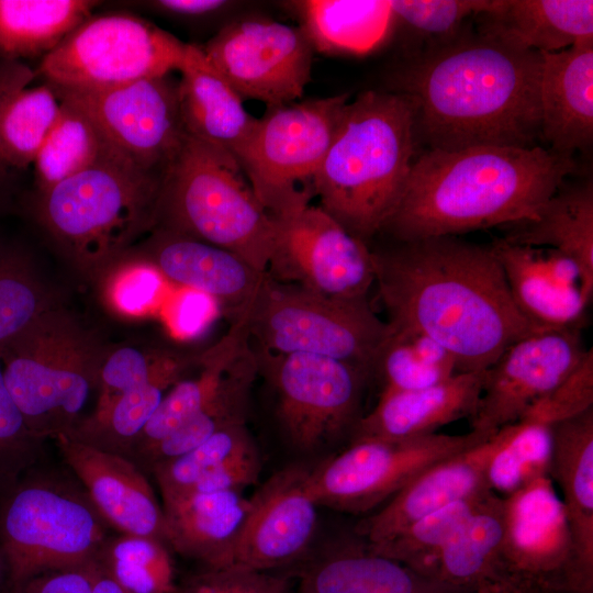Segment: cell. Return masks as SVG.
<instances>
[{
    "instance_id": "30",
    "label": "cell",
    "mask_w": 593,
    "mask_h": 593,
    "mask_svg": "<svg viewBox=\"0 0 593 593\" xmlns=\"http://www.w3.org/2000/svg\"><path fill=\"white\" fill-rule=\"evenodd\" d=\"M300 583L311 593H472L376 553L365 540L320 558L303 571Z\"/></svg>"
},
{
    "instance_id": "14",
    "label": "cell",
    "mask_w": 593,
    "mask_h": 593,
    "mask_svg": "<svg viewBox=\"0 0 593 593\" xmlns=\"http://www.w3.org/2000/svg\"><path fill=\"white\" fill-rule=\"evenodd\" d=\"M272 219L270 278L332 298L368 295L374 283L372 251L325 210L309 203Z\"/></svg>"
},
{
    "instance_id": "33",
    "label": "cell",
    "mask_w": 593,
    "mask_h": 593,
    "mask_svg": "<svg viewBox=\"0 0 593 593\" xmlns=\"http://www.w3.org/2000/svg\"><path fill=\"white\" fill-rule=\"evenodd\" d=\"M93 0H0V59L43 58L93 14Z\"/></svg>"
},
{
    "instance_id": "23",
    "label": "cell",
    "mask_w": 593,
    "mask_h": 593,
    "mask_svg": "<svg viewBox=\"0 0 593 593\" xmlns=\"http://www.w3.org/2000/svg\"><path fill=\"white\" fill-rule=\"evenodd\" d=\"M55 439L66 463L82 482L89 500L107 524L122 534L167 542L164 510L138 466L124 456L65 435Z\"/></svg>"
},
{
    "instance_id": "2",
    "label": "cell",
    "mask_w": 593,
    "mask_h": 593,
    "mask_svg": "<svg viewBox=\"0 0 593 593\" xmlns=\"http://www.w3.org/2000/svg\"><path fill=\"white\" fill-rule=\"evenodd\" d=\"M539 52L478 26L409 57L394 91L416 105V136L428 149L542 146Z\"/></svg>"
},
{
    "instance_id": "57",
    "label": "cell",
    "mask_w": 593,
    "mask_h": 593,
    "mask_svg": "<svg viewBox=\"0 0 593 593\" xmlns=\"http://www.w3.org/2000/svg\"><path fill=\"white\" fill-rule=\"evenodd\" d=\"M3 564H4V562H3L2 556L0 553V574H1V568H2Z\"/></svg>"
},
{
    "instance_id": "25",
    "label": "cell",
    "mask_w": 593,
    "mask_h": 593,
    "mask_svg": "<svg viewBox=\"0 0 593 593\" xmlns=\"http://www.w3.org/2000/svg\"><path fill=\"white\" fill-rule=\"evenodd\" d=\"M484 371L460 372L437 384L406 391H382L376 406L357 423L351 439L401 440L436 430L474 413Z\"/></svg>"
},
{
    "instance_id": "21",
    "label": "cell",
    "mask_w": 593,
    "mask_h": 593,
    "mask_svg": "<svg viewBox=\"0 0 593 593\" xmlns=\"http://www.w3.org/2000/svg\"><path fill=\"white\" fill-rule=\"evenodd\" d=\"M126 254L168 281L215 300L234 320L247 310L267 275L226 249L163 230H154Z\"/></svg>"
},
{
    "instance_id": "40",
    "label": "cell",
    "mask_w": 593,
    "mask_h": 593,
    "mask_svg": "<svg viewBox=\"0 0 593 593\" xmlns=\"http://www.w3.org/2000/svg\"><path fill=\"white\" fill-rule=\"evenodd\" d=\"M59 306L57 290L31 256L22 249L0 247V346Z\"/></svg>"
},
{
    "instance_id": "28",
    "label": "cell",
    "mask_w": 593,
    "mask_h": 593,
    "mask_svg": "<svg viewBox=\"0 0 593 593\" xmlns=\"http://www.w3.org/2000/svg\"><path fill=\"white\" fill-rule=\"evenodd\" d=\"M548 475L562 506L584 575L593 581V406L550 426Z\"/></svg>"
},
{
    "instance_id": "1",
    "label": "cell",
    "mask_w": 593,
    "mask_h": 593,
    "mask_svg": "<svg viewBox=\"0 0 593 593\" xmlns=\"http://www.w3.org/2000/svg\"><path fill=\"white\" fill-rule=\"evenodd\" d=\"M372 256L388 323L436 340L459 372L484 371L512 344L542 331L516 307L491 246L438 236Z\"/></svg>"
},
{
    "instance_id": "45",
    "label": "cell",
    "mask_w": 593,
    "mask_h": 593,
    "mask_svg": "<svg viewBox=\"0 0 593 593\" xmlns=\"http://www.w3.org/2000/svg\"><path fill=\"white\" fill-rule=\"evenodd\" d=\"M255 449L246 423H239L222 428L192 450L150 470L165 500L186 493L202 477Z\"/></svg>"
},
{
    "instance_id": "37",
    "label": "cell",
    "mask_w": 593,
    "mask_h": 593,
    "mask_svg": "<svg viewBox=\"0 0 593 593\" xmlns=\"http://www.w3.org/2000/svg\"><path fill=\"white\" fill-rule=\"evenodd\" d=\"M257 372V359L254 354H249L210 405L132 461L136 466L141 463L152 469L192 450L224 427L246 423L249 392Z\"/></svg>"
},
{
    "instance_id": "46",
    "label": "cell",
    "mask_w": 593,
    "mask_h": 593,
    "mask_svg": "<svg viewBox=\"0 0 593 593\" xmlns=\"http://www.w3.org/2000/svg\"><path fill=\"white\" fill-rule=\"evenodd\" d=\"M195 359L132 345H109L98 373L94 410L107 406L119 395L164 374L182 371Z\"/></svg>"
},
{
    "instance_id": "12",
    "label": "cell",
    "mask_w": 593,
    "mask_h": 593,
    "mask_svg": "<svg viewBox=\"0 0 593 593\" xmlns=\"http://www.w3.org/2000/svg\"><path fill=\"white\" fill-rule=\"evenodd\" d=\"M278 398L277 413L290 443L310 452L353 432L360 415L365 369L334 358L293 353L256 355Z\"/></svg>"
},
{
    "instance_id": "7",
    "label": "cell",
    "mask_w": 593,
    "mask_h": 593,
    "mask_svg": "<svg viewBox=\"0 0 593 593\" xmlns=\"http://www.w3.org/2000/svg\"><path fill=\"white\" fill-rule=\"evenodd\" d=\"M108 346L64 306L0 346L7 387L40 440L67 435L83 417Z\"/></svg>"
},
{
    "instance_id": "26",
    "label": "cell",
    "mask_w": 593,
    "mask_h": 593,
    "mask_svg": "<svg viewBox=\"0 0 593 593\" xmlns=\"http://www.w3.org/2000/svg\"><path fill=\"white\" fill-rule=\"evenodd\" d=\"M163 501L167 544L206 569L227 568L250 508L244 491L190 493Z\"/></svg>"
},
{
    "instance_id": "34",
    "label": "cell",
    "mask_w": 593,
    "mask_h": 593,
    "mask_svg": "<svg viewBox=\"0 0 593 593\" xmlns=\"http://www.w3.org/2000/svg\"><path fill=\"white\" fill-rule=\"evenodd\" d=\"M296 7L302 31L321 52H367L393 25L390 1L310 0Z\"/></svg>"
},
{
    "instance_id": "38",
    "label": "cell",
    "mask_w": 593,
    "mask_h": 593,
    "mask_svg": "<svg viewBox=\"0 0 593 593\" xmlns=\"http://www.w3.org/2000/svg\"><path fill=\"white\" fill-rule=\"evenodd\" d=\"M457 373L455 357L436 340L413 329L392 328L372 374H379L382 392L422 389Z\"/></svg>"
},
{
    "instance_id": "35",
    "label": "cell",
    "mask_w": 593,
    "mask_h": 593,
    "mask_svg": "<svg viewBox=\"0 0 593 593\" xmlns=\"http://www.w3.org/2000/svg\"><path fill=\"white\" fill-rule=\"evenodd\" d=\"M182 373L164 374L119 395L103 409L83 416L65 436L126 457L166 392L182 379Z\"/></svg>"
},
{
    "instance_id": "56",
    "label": "cell",
    "mask_w": 593,
    "mask_h": 593,
    "mask_svg": "<svg viewBox=\"0 0 593 593\" xmlns=\"http://www.w3.org/2000/svg\"><path fill=\"white\" fill-rule=\"evenodd\" d=\"M298 593H311L304 585L300 583Z\"/></svg>"
},
{
    "instance_id": "19",
    "label": "cell",
    "mask_w": 593,
    "mask_h": 593,
    "mask_svg": "<svg viewBox=\"0 0 593 593\" xmlns=\"http://www.w3.org/2000/svg\"><path fill=\"white\" fill-rule=\"evenodd\" d=\"M309 470L302 465L286 467L250 497L227 568L273 571L305 555L318 522V505L307 485Z\"/></svg>"
},
{
    "instance_id": "49",
    "label": "cell",
    "mask_w": 593,
    "mask_h": 593,
    "mask_svg": "<svg viewBox=\"0 0 593 593\" xmlns=\"http://www.w3.org/2000/svg\"><path fill=\"white\" fill-rule=\"evenodd\" d=\"M41 441L29 429L7 387L0 359V480L14 482L33 460Z\"/></svg>"
},
{
    "instance_id": "54",
    "label": "cell",
    "mask_w": 593,
    "mask_h": 593,
    "mask_svg": "<svg viewBox=\"0 0 593 593\" xmlns=\"http://www.w3.org/2000/svg\"><path fill=\"white\" fill-rule=\"evenodd\" d=\"M480 593H578L552 588L523 579H504L488 586Z\"/></svg>"
},
{
    "instance_id": "15",
    "label": "cell",
    "mask_w": 593,
    "mask_h": 593,
    "mask_svg": "<svg viewBox=\"0 0 593 593\" xmlns=\"http://www.w3.org/2000/svg\"><path fill=\"white\" fill-rule=\"evenodd\" d=\"M201 49L243 100L267 108L298 101L311 80L313 47L307 36L301 27L275 20L231 22Z\"/></svg>"
},
{
    "instance_id": "8",
    "label": "cell",
    "mask_w": 593,
    "mask_h": 593,
    "mask_svg": "<svg viewBox=\"0 0 593 593\" xmlns=\"http://www.w3.org/2000/svg\"><path fill=\"white\" fill-rule=\"evenodd\" d=\"M249 338L260 350L325 356L373 373L392 327L367 296L339 299L282 283L266 275L245 311Z\"/></svg>"
},
{
    "instance_id": "39",
    "label": "cell",
    "mask_w": 593,
    "mask_h": 593,
    "mask_svg": "<svg viewBox=\"0 0 593 593\" xmlns=\"http://www.w3.org/2000/svg\"><path fill=\"white\" fill-rule=\"evenodd\" d=\"M60 111L61 100L47 83L25 87L7 100L0 114V154L8 168L33 165Z\"/></svg>"
},
{
    "instance_id": "36",
    "label": "cell",
    "mask_w": 593,
    "mask_h": 593,
    "mask_svg": "<svg viewBox=\"0 0 593 593\" xmlns=\"http://www.w3.org/2000/svg\"><path fill=\"white\" fill-rule=\"evenodd\" d=\"M60 100L59 119L33 163L37 192L92 167L118 150L81 108Z\"/></svg>"
},
{
    "instance_id": "6",
    "label": "cell",
    "mask_w": 593,
    "mask_h": 593,
    "mask_svg": "<svg viewBox=\"0 0 593 593\" xmlns=\"http://www.w3.org/2000/svg\"><path fill=\"white\" fill-rule=\"evenodd\" d=\"M154 230L226 249L264 273L275 238L273 219L236 158L187 134L164 174Z\"/></svg>"
},
{
    "instance_id": "5",
    "label": "cell",
    "mask_w": 593,
    "mask_h": 593,
    "mask_svg": "<svg viewBox=\"0 0 593 593\" xmlns=\"http://www.w3.org/2000/svg\"><path fill=\"white\" fill-rule=\"evenodd\" d=\"M163 177L139 169L114 150L92 167L37 192L34 217L77 273L100 281L154 231Z\"/></svg>"
},
{
    "instance_id": "4",
    "label": "cell",
    "mask_w": 593,
    "mask_h": 593,
    "mask_svg": "<svg viewBox=\"0 0 593 593\" xmlns=\"http://www.w3.org/2000/svg\"><path fill=\"white\" fill-rule=\"evenodd\" d=\"M416 105L398 91L349 101L314 179L321 208L366 243L398 208L415 160Z\"/></svg>"
},
{
    "instance_id": "10",
    "label": "cell",
    "mask_w": 593,
    "mask_h": 593,
    "mask_svg": "<svg viewBox=\"0 0 593 593\" xmlns=\"http://www.w3.org/2000/svg\"><path fill=\"white\" fill-rule=\"evenodd\" d=\"M349 93L267 108L235 152L272 216L309 204L313 179L335 137Z\"/></svg>"
},
{
    "instance_id": "41",
    "label": "cell",
    "mask_w": 593,
    "mask_h": 593,
    "mask_svg": "<svg viewBox=\"0 0 593 593\" xmlns=\"http://www.w3.org/2000/svg\"><path fill=\"white\" fill-rule=\"evenodd\" d=\"M98 560L126 593H176V571L167 542L122 534L108 538Z\"/></svg>"
},
{
    "instance_id": "9",
    "label": "cell",
    "mask_w": 593,
    "mask_h": 593,
    "mask_svg": "<svg viewBox=\"0 0 593 593\" xmlns=\"http://www.w3.org/2000/svg\"><path fill=\"white\" fill-rule=\"evenodd\" d=\"M105 524L87 493L41 480L12 485L0 507V553L11 592L45 572L97 559Z\"/></svg>"
},
{
    "instance_id": "42",
    "label": "cell",
    "mask_w": 593,
    "mask_h": 593,
    "mask_svg": "<svg viewBox=\"0 0 593 593\" xmlns=\"http://www.w3.org/2000/svg\"><path fill=\"white\" fill-rule=\"evenodd\" d=\"M493 491L454 502L411 523L391 537L367 544L373 552L399 561L427 577L439 550L455 530L479 511Z\"/></svg>"
},
{
    "instance_id": "32",
    "label": "cell",
    "mask_w": 593,
    "mask_h": 593,
    "mask_svg": "<svg viewBox=\"0 0 593 593\" xmlns=\"http://www.w3.org/2000/svg\"><path fill=\"white\" fill-rule=\"evenodd\" d=\"M504 535V500L494 493L449 537L427 577L457 590L480 593L499 578Z\"/></svg>"
},
{
    "instance_id": "31",
    "label": "cell",
    "mask_w": 593,
    "mask_h": 593,
    "mask_svg": "<svg viewBox=\"0 0 593 593\" xmlns=\"http://www.w3.org/2000/svg\"><path fill=\"white\" fill-rule=\"evenodd\" d=\"M508 226L504 239L522 245L549 247L571 258L582 275V291L593 296V184L577 183L558 190L541 208L536 220Z\"/></svg>"
},
{
    "instance_id": "43",
    "label": "cell",
    "mask_w": 593,
    "mask_h": 593,
    "mask_svg": "<svg viewBox=\"0 0 593 593\" xmlns=\"http://www.w3.org/2000/svg\"><path fill=\"white\" fill-rule=\"evenodd\" d=\"M495 0L390 1L393 23L401 24L415 41L409 57L440 47L465 32L470 20L491 11Z\"/></svg>"
},
{
    "instance_id": "50",
    "label": "cell",
    "mask_w": 593,
    "mask_h": 593,
    "mask_svg": "<svg viewBox=\"0 0 593 593\" xmlns=\"http://www.w3.org/2000/svg\"><path fill=\"white\" fill-rule=\"evenodd\" d=\"M176 593H293L288 575L244 568L206 569Z\"/></svg>"
},
{
    "instance_id": "53",
    "label": "cell",
    "mask_w": 593,
    "mask_h": 593,
    "mask_svg": "<svg viewBox=\"0 0 593 593\" xmlns=\"http://www.w3.org/2000/svg\"><path fill=\"white\" fill-rule=\"evenodd\" d=\"M35 78V72L21 61L0 59V114L7 100L25 88ZM7 169L0 154V193L7 178Z\"/></svg>"
},
{
    "instance_id": "47",
    "label": "cell",
    "mask_w": 593,
    "mask_h": 593,
    "mask_svg": "<svg viewBox=\"0 0 593 593\" xmlns=\"http://www.w3.org/2000/svg\"><path fill=\"white\" fill-rule=\"evenodd\" d=\"M99 282L112 311L136 317L157 302L163 277L149 264L125 254Z\"/></svg>"
},
{
    "instance_id": "48",
    "label": "cell",
    "mask_w": 593,
    "mask_h": 593,
    "mask_svg": "<svg viewBox=\"0 0 593 593\" xmlns=\"http://www.w3.org/2000/svg\"><path fill=\"white\" fill-rule=\"evenodd\" d=\"M593 406V350L552 391L535 402L519 421L551 426Z\"/></svg>"
},
{
    "instance_id": "29",
    "label": "cell",
    "mask_w": 593,
    "mask_h": 593,
    "mask_svg": "<svg viewBox=\"0 0 593 593\" xmlns=\"http://www.w3.org/2000/svg\"><path fill=\"white\" fill-rule=\"evenodd\" d=\"M479 27L539 53L593 38L592 0H495Z\"/></svg>"
},
{
    "instance_id": "3",
    "label": "cell",
    "mask_w": 593,
    "mask_h": 593,
    "mask_svg": "<svg viewBox=\"0 0 593 593\" xmlns=\"http://www.w3.org/2000/svg\"><path fill=\"white\" fill-rule=\"evenodd\" d=\"M574 170L573 156L544 146L427 149L382 231L407 242L536 220Z\"/></svg>"
},
{
    "instance_id": "27",
    "label": "cell",
    "mask_w": 593,
    "mask_h": 593,
    "mask_svg": "<svg viewBox=\"0 0 593 593\" xmlns=\"http://www.w3.org/2000/svg\"><path fill=\"white\" fill-rule=\"evenodd\" d=\"M178 80L179 109L187 135L233 156L250 134L257 118L208 61L200 46L188 44Z\"/></svg>"
},
{
    "instance_id": "18",
    "label": "cell",
    "mask_w": 593,
    "mask_h": 593,
    "mask_svg": "<svg viewBox=\"0 0 593 593\" xmlns=\"http://www.w3.org/2000/svg\"><path fill=\"white\" fill-rule=\"evenodd\" d=\"M589 349L580 329L540 331L512 344L484 370L471 430L484 438L516 423L581 362Z\"/></svg>"
},
{
    "instance_id": "11",
    "label": "cell",
    "mask_w": 593,
    "mask_h": 593,
    "mask_svg": "<svg viewBox=\"0 0 593 593\" xmlns=\"http://www.w3.org/2000/svg\"><path fill=\"white\" fill-rule=\"evenodd\" d=\"M187 46L135 14H92L45 55L34 72L57 89H112L178 70Z\"/></svg>"
},
{
    "instance_id": "24",
    "label": "cell",
    "mask_w": 593,
    "mask_h": 593,
    "mask_svg": "<svg viewBox=\"0 0 593 593\" xmlns=\"http://www.w3.org/2000/svg\"><path fill=\"white\" fill-rule=\"evenodd\" d=\"M540 55L541 141L573 156L593 142V38Z\"/></svg>"
},
{
    "instance_id": "17",
    "label": "cell",
    "mask_w": 593,
    "mask_h": 593,
    "mask_svg": "<svg viewBox=\"0 0 593 593\" xmlns=\"http://www.w3.org/2000/svg\"><path fill=\"white\" fill-rule=\"evenodd\" d=\"M551 482L544 475L503 497L505 535L495 582L523 579L593 593V581L579 564L562 502Z\"/></svg>"
},
{
    "instance_id": "52",
    "label": "cell",
    "mask_w": 593,
    "mask_h": 593,
    "mask_svg": "<svg viewBox=\"0 0 593 593\" xmlns=\"http://www.w3.org/2000/svg\"><path fill=\"white\" fill-rule=\"evenodd\" d=\"M154 13L179 20H200L224 11L225 0H152L131 2Z\"/></svg>"
},
{
    "instance_id": "20",
    "label": "cell",
    "mask_w": 593,
    "mask_h": 593,
    "mask_svg": "<svg viewBox=\"0 0 593 593\" xmlns=\"http://www.w3.org/2000/svg\"><path fill=\"white\" fill-rule=\"evenodd\" d=\"M491 248L503 270L512 299L533 325L542 331L580 329L589 302L578 265L564 254L495 239Z\"/></svg>"
},
{
    "instance_id": "22",
    "label": "cell",
    "mask_w": 593,
    "mask_h": 593,
    "mask_svg": "<svg viewBox=\"0 0 593 593\" xmlns=\"http://www.w3.org/2000/svg\"><path fill=\"white\" fill-rule=\"evenodd\" d=\"M502 436L501 428L478 445L425 469L380 510L360 521L356 535L376 544L454 502L492 491L489 467Z\"/></svg>"
},
{
    "instance_id": "55",
    "label": "cell",
    "mask_w": 593,
    "mask_h": 593,
    "mask_svg": "<svg viewBox=\"0 0 593 593\" xmlns=\"http://www.w3.org/2000/svg\"><path fill=\"white\" fill-rule=\"evenodd\" d=\"M93 593H126L104 570L97 558Z\"/></svg>"
},
{
    "instance_id": "44",
    "label": "cell",
    "mask_w": 593,
    "mask_h": 593,
    "mask_svg": "<svg viewBox=\"0 0 593 593\" xmlns=\"http://www.w3.org/2000/svg\"><path fill=\"white\" fill-rule=\"evenodd\" d=\"M502 440L489 467V484L505 496L548 475L550 426L518 421L502 428Z\"/></svg>"
},
{
    "instance_id": "16",
    "label": "cell",
    "mask_w": 593,
    "mask_h": 593,
    "mask_svg": "<svg viewBox=\"0 0 593 593\" xmlns=\"http://www.w3.org/2000/svg\"><path fill=\"white\" fill-rule=\"evenodd\" d=\"M167 74L105 90L52 88L81 108L139 169L164 176L186 137L178 80Z\"/></svg>"
},
{
    "instance_id": "51",
    "label": "cell",
    "mask_w": 593,
    "mask_h": 593,
    "mask_svg": "<svg viewBox=\"0 0 593 593\" xmlns=\"http://www.w3.org/2000/svg\"><path fill=\"white\" fill-rule=\"evenodd\" d=\"M97 559L74 568L40 574L15 593H93Z\"/></svg>"
},
{
    "instance_id": "13",
    "label": "cell",
    "mask_w": 593,
    "mask_h": 593,
    "mask_svg": "<svg viewBox=\"0 0 593 593\" xmlns=\"http://www.w3.org/2000/svg\"><path fill=\"white\" fill-rule=\"evenodd\" d=\"M485 439L470 430L401 440H353L339 454L310 468L307 485L318 506L366 513L389 501L432 465Z\"/></svg>"
}]
</instances>
